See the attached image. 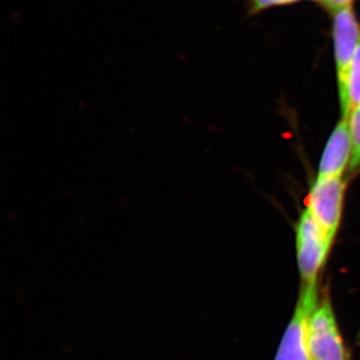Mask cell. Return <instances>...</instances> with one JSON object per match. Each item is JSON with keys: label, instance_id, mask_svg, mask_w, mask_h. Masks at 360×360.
<instances>
[{"label": "cell", "instance_id": "cell-7", "mask_svg": "<svg viewBox=\"0 0 360 360\" xmlns=\"http://www.w3.org/2000/svg\"><path fill=\"white\" fill-rule=\"evenodd\" d=\"M348 96H349L350 112L360 106V40L359 46L350 70L349 82H348Z\"/></svg>", "mask_w": 360, "mask_h": 360}, {"label": "cell", "instance_id": "cell-4", "mask_svg": "<svg viewBox=\"0 0 360 360\" xmlns=\"http://www.w3.org/2000/svg\"><path fill=\"white\" fill-rule=\"evenodd\" d=\"M345 189L342 177L316 179L307 198V210L330 243L340 226Z\"/></svg>", "mask_w": 360, "mask_h": 360}, {"label": "cell", "instance_id": "cell-3", "mask_svg": "<svg viewBox=\"0 0 360 360\" xmlns=\"http://www.w3.org/2000/svg\"><path fill=\"white\" fill-rule=\"evenodd\" d=\"M319 302L317 283H302L295 314L284 333L274 360H311L307 342V328L310 316Z\"/></svg>", "mask_w": 360, "mask_h": 360}, {"label": "cell", "instance_id": "cell-6", "mask_svg": "<svg viewBox=\"0 0 360 360\" xmlns=\"http://www.w3.org/2000/svg\"><path fill=\"white\" fill-rule=\"evenodd\" d=\"M352 150L349 120L341 117L322 153L317 179L342 177L343 172L352 160Z\"/></svg>", "mask_w": 360, "mask_h": 360}, {"label": "cell", "instance_id": "cell-8", "mask_svg": "<svg viewBox=\"0 0 360 360\" xmlns=\"http://www.w3.org/2000/svg\"><path fill=\"white\" fill-rule=\"evenodd\" d=\"M348 120H349L352 146H354L349 168L350 170H354L360 167V106H357L350 112Z\"/></svg>", "mask_w": 360, "mask_h": 360}, {"label": "cell", "instance_id": "cell-9", "mask_svg": "<svg viewBox=\"0 0 360 360\" xmlns=\"http://www.w3.org/2000/svg\"><path fill=\"white\" fill-rule=\"evenodd\" d=\"M296 1H300V0H251L250 13H259L270 6H283V4H290Z\"/></svg>", "mask_w": 360, "mask_h": 360}, {"label": "cell", "instance_id": "cell-5", "mask_svg": "<svg viewBox=\"0 0 360 360\" xmlns=\"http://www.w3.org/2000/svg\"><path fill=\"white\" fill-rule=\"evenodd\" d=\"M331 245L307 208L296 224V255L302 283H317Z\"/></svg>", "mask_w": 360, "mask_h": 360}, {"label": "cell", "instance_id": "cell-1", "mask_svg": "<svg viewBox=\"0 0 360 360\" xmlns=\"http://www.w3.org/2000/svg\"><path fill=\"white\" fill-rule=\"evenodd\" d=\"M333 39L341 116L348 117L350 115L348 82L352 60L360 40V26L350 4L335 11Z\"/></svg>", "mask_w": 360, "mask_h": 360}, {"label": "cell", "instance_id": "cell-10", "mask_svg": "<svg viewBox=\"0 0 360 360\" xmlns=\"http://www.w3.org/2000/svg\"><path fill=\"white\" fill-rule=\"evenodd\" d=\"M349 4H352V0H326L324 1V6L330 9L331 11H333V13L338 11V9L349 6Z\"/></svg>", "mask_w": 360, "mask_h": 360}, {"label": "cell", "instance_id": "cell-11", "mask_svg": "<svg viewBox=\"0 0 360 360\" xmlns=\"http://www.w3.org/2000/svg\"><path fill=\"white\" fill-rule=\"evenodd\" d=\"M316 1L323 2V4H324V1H326V0H316Z\"/></svg>", "mask_w": 360, "mask_h": 360}, {"label": "cell", "instance_id": "cell-2", "mask_svg": "<svg viewBox=\"0 0 360 360\" xmlns=\"http://www.w3.org/2000/svg\"><path fill=\"white\" fill-rule=\"evenodd\" d=\"M307 342L311 360H350L328 296L319 302L310 316Z\"/></svg>", "mask_w": 360, "mask_h": 360}]
</instances>
